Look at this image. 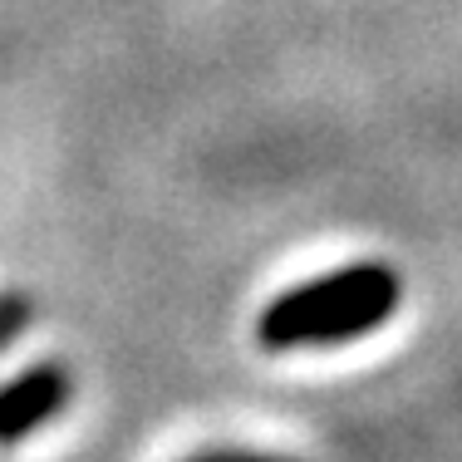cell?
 Here are the masks:
<instances>
[{"instance_id":"3","label":"cell","mask_w":462,"mask_h":462,"mask_svg":"<svg viewBox=\"0 0 462 462\" xmlns=\"http://www.w3.org/2000/svg\"><path fill=\"white\" fill-rule=\"evenodd\" d=\"M25 320H30V305L25 300H0V345H5V339L15 335Z\"/></svg>"},{"instance_id":"1","label":"cell","mask_w":462,"mask_h":462,"mask_svg":"<svg viewBox=\"0 0 462 462\" xmlns=\"http://www.w3.org/2000/svg\"><path fill=\"white\" fill-rule=\"evenodd\" d=\"M403 281L383 261H359L335 276H320L310 285L276 295L256 320V339L266 349H320L345 345L369 329H379L399 310Z\"/></svg>"},{"instance_id":"4","label":"cell","mask_w":462,"mask_h":462,"mask_svg":"<svg viewBox=\"0 0 462 462\" xmlns=\"http://www.w3.org/2000/svg\"><path fill=\"white\" fill-rule=\"evenodd\" d=\"M197 462H276V457H251V453H222V457H197Z\"/></svg>"},{"instance_id":"2","label":"cell","mask_w":462,"mask_h":462,"mask_svg":"<svg viewBox=\"0 0 462 462\" xmlns=\"http://www.w3.org/2000/svg\"><path fill=\"white\" fill-rule=\"evenodd\" d=\"M64 393H69V383H64L60 369H35L25 374V379L5 383L0 389V438H25L35 423H45V418L64 403Z\"/></svg>"}]
</instances>
